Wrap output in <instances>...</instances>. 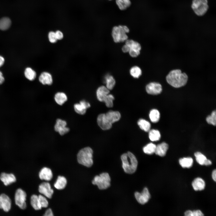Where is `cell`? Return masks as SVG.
Returning a JSON list of instances; mask_svg holds the SVG:
<instances>
[{
  "mask_svg": "<svg viewBox=\"0 0 216 216\" xmlns=\"http://www.w3.org/2000/svg\"><path fill=\"white\" fill-rule=\"evenodd\" d=\"M188 77L187 74L179 69L170 70L166 75L167 82L171 86L178 88L185 86L187 83Z\"/></svg>",
  "mask_w": 216,
  "mask_h": 216,
  "instance_id": "cell-1",
  "label": "cell"
},
{
  "mask_svg": "<svg viewBox=\"0 0 216 216\" xmlns=\"http://www.w3.org/2000/svg\"><path fill=\"white\" fill-rule=\"evenodd\" d=\"M121 158L124 171L130 174L134 173L136 170L138 165L137 160L135 156L131 152H128L123 154Z\"/></svg>",
  "mask_w": 216,
  "mask_h": 216,
  "instance_id": "cell-2",
  "label": "cell"
},
{
  "mask_svg": "<svg viewBox=\"0 0 216 216\" xmlns=\"http://www.w3.org/2000/svg\"><path fill=\"white\" fill-rule=\"evenodd\" d=\"M93 151L89 147H87L80 149L77 153V160L78 163L87 167L91 166L93 164Z\"/></svg>",
  "mask_w": 216,
  "mask_h": 216,
  "instance_id": "cell-3",
  "label": "cell"
},
{
  "mask_svg": "<svg viewBox=\"0 0 216 216\" xmlns=\"http://www.w3.org/2000/svg\"><path fill=\"white\" fill-rule=\"evenodd\" d=\"M129 32V29L126 26L119 25L114 26L112 32L114 41L116 43L125 41L128 38L126 34Z\"/></svg>",
  "mask_w": 216,
  "mask_h": 216,
  "instance_id": "cell-4",
  "label": "cell"
},
{
  "mask_svg": "<svg viewBox=\"0 0 216 216\" xmlns=\"http://www.w3.org/2000/svg\"><path fill=\"white\" fill-rule=\"evenodd\" d=\"M191 8L197 16H202L207 12L209 6L208 0H192Z\"/></svg>",
  "mask_w": 216,
  "mask_h": 216,
  "instance_id": "cell-5",
  "label": "cell"
},
{
  "mask_svg": "<svg viewBox=\"0 0 216 216\" xmlns=\"http://www.w3.org/2000/svg\"><path fill=\"white\" fill-rule=\"evenodd\" d=\"M111 179L109 174L103 172L98 176H95L92 181L94 185H97L100 190L105 189L110 185Z\"/></svg>",
  "mask_w": 216,
  "mask_h": 216,
  "instance_id": "cell-6",
  "label": "cell"
},
{
  "mask_svg": "<svg viewBox=\"0 0 216 216\" xmlns=\"http://www.w3.org/2000/svg\"><path fill=\"white\" fill-rule=\"evenodd\" d=\"M26 193L21 189H18L16 192L15 195V203L22 209H25L26 207Z\"/></svg>",
  "mask_w": 216,
  "mask_h": 216,
  "instance_id": "cell-7",
  "label": "cell"
},
{
  "mask_svg": "<svg viewBox=\"0 0 216 216\" xmlns=\"http://www.w3.org/2000/svg\"><path fill=\"white\" fill-rule=\"evenodd\" d=\"M146 90L148 94L156 95L160 94L162 92V87L161 85L158 82H151L146 85Z\"/></svg>",
  "mask_w": 216,
  "mask_h": 216,
  "instance_id": "cell-8",
  "label": "cell"
},
{
  "mask_svg": "<svg viewBox=\"0 0 216 216\" xmlns=\"http://www.w3.org/2000/svg\"><path fill=\"white\" fill-rule=\"evenodd\" d=\"M134 195L136 200L141 204H144L147 203L151 197L150 194L146 187L143 189L141 193L136 192Z\"/></svg>",
  "mask_w": 216,
  "mask_h": 216,
  "instance_id": "cell-9",
  "label": "cell"
},
{
  "mask_svg": "<svg viewBox=\"0 0 216 216\" xmlns=\"http://www.w3.org/2000/svg\"><path fill=\"white\" fill-rule=\"evenodd\" d=\"M67 123L65 120L60 118L57 119L54 126V130L61 135L62 136L68 132L70 129L66 127Z\"/></svg>",
  "mask_w": 216,
  "mask_h": 216,
  "instance_id": "cell-10",
  "label": "cell"
},
{
  "mask_svg": "<svg viewBox=\"0 0 216 216\" xmlns=\"http://www.w3.org/2000/svg\"><path fill=\"white\" fill-rule=\"evenodd\" d=\"M39 192L49 199H51L54 191L51 188L50 184L47 182L41 183L39 186Z\"/></svg>",
  "mask_w": 216,
  "mask_h": 216,
  "instance_id": "cell-11",
  "label": "cell"
},
{
  "mask_svg": "<svg viewBox=\"0 0 216 216\" xmlns=\"http://www.w3.org/2000/svg\"><path fill=\"white\" fill-rule=\"evenodd\" d=\"M90 107L89 103L84 100H81L79 103H76L74 105L75 112L81 115H84L86 113L87 109Z\"/></svg>",
  "mask_w": 216,
  "mask_h": 216,
  "instance_id": "cell-12",
  "label": "cell"
},
{
  "mask_svg": "<svg viewBox=\"0 0 216 216\" xmlns=\"http://www.w3.org/2000/svg\"><path fill=\"white\" fill-rule=\"evenodd\" d=\"M97 122L99 127L104 130H109L112 127V124L107 120L105 116V113L100 114L98 116Z\"/></svg>",
  "mask_w": 216,
  "mask_h": 216,
  "instance_id": "cell-13",
  "label": "cell"
},
{
  "mask_svg": "<svg viewBox=\"0 0 216 216\" xmlns=\"http://www.w3.org/2000/svg\"><path fill=\"white\" fill-rule=\"evenodd\" d=\"M11 207V201L10 198L5 194L0 195V208L6 212H8Z\"/></svg>",
  "mask_w": 216,
  "mask_h": 216,
  "instance_id": "cell-14",
  "label": "cell"
},
{
  "mask_svg": "<svg viewBox=\"0 0 216 216\" xmlns=\"http://www.w3.org/2000/svg\"><path fill=\"white\" fill-rule=\"evenodd\" d=\"M39 82L43 85H50L53 83V78L51 74L49 72H42L39 77Z\"/></svg>",
  "mask_w": 216,
  "mask_h": 216,
  "instance_id": "cell-15",
  "label": "cell"
},
{
  "mask_svg": "<svg viewBox=\"0 0 216 216\" xmlns=\"http://www.w3.org/2000/svg\"><path fill=\"white\" fill-rule=\"evenodd\" d=\"M0 179L5 186L10 185L16 181V177L13 174L5 172H2L1 174Z\"/></svg>",
  "mask_w": 216,
  "mask_h": 216,
  "instance_id": "cell-16",
  "label": "cell"
},
{
  "mask_svg": "<svg viewBox=\"0 0 216 216\" xmlns=\"http://www.w3.org/2000/svg\"><path fill=\"white\" fill-rule=\"evenodd\" d=\"M105 115L108 121L112 124L119 121L121 117L120 113L117 111L110 110Z\"/></svg>",
  "mask_w": 216,
  "mask_h": 216,
  "instance_id": "cell-17",
  "label": "cell"
},
{
  "mask_svg": "<svg viewBox=\"0 0 216 216\" xmlns=\"http://www.w3.org/2000/svg\"><path fill=\"white\" fill-rule=\"evenodd\" d=\"M40 179L47 181H50L52 178L53 174L51 170L49 168L44 167L42 168L39 174Z\"/></svg>",
  "mask_w": 216,
  "mask_h": 216,
  "instance_id": "cell-18",
  "label": "cell"
},
{
  "mask_svg": "<svg viewBox=\"0 0 216 216\" xmlns=\"http://www.w3.org/2000/svg\"><path fill=\"white\" fill-rule=\"evenodd\" d=\"M110 93V90L106 86H101L97 90L96 94L98 100L103 102L104 98Z\"/></svg>",
  "mask_w": 216,
  "mask_h": 216,
  "instance_id": "cell-19",
  "label": "cell"
},
{
  "mask_svg": "<svg viewBox=\"0 0 216 216\" xmlns=\"http://www.w3.org/2000/svg\"><path fill=\"white\" fill-rule=\"evenodd\" d=\"M168 148V145L166 143L162 142L156 146L154 153L160 156H164L166 154Z\"/></svg>",
  "mask_w": 216,
  "mask_h": 216,
  "instance_id": "cell-20",
  "label": "cell"
},
{
  "mask_svg": "<svg viewBox=\"0 0 216 216\" xmlns=\"http://www.w3.org/2000/svg\"><path fill=\"white\" fill-rule=\"evenodd\" d=\"M192 186L195 191L202 190L205 187V183L202 178L198 177L195 178L192 182Z\"/></svg>",
  "mask_w": 216,
  "mask_h": 216,
  "instance_id": "cell-21",
  "label": "cell"
},
{
  "mask_svg": "<svg viewBox=\"0 0 216 216\" xmlns=\"http://www.w3.org/2000/svg\"><path fill=\"white\" fill-rule=\"evenodd\" d=\"M104 82L106 84V86L110 90L113 88L116 84L115 79L112 76L109 74H106L104 76Z\"/></svg>",
  "mask_w": 216,
  "mask_h": 216,
  "instance_id": "cell-22",
  "label": "cell"
},
{
  "mask_svg": "<svg viewBox=\"0 0 216 216\" xmlns=\"http://www.w3.org/2000/svg\"><path fill=\"white\" fill-rule=\"evenodd\" d=\"M54 98L56 102L60 105H62L68 100L66 94L62 92L56 93L55 95Z\"/></svg>",
  "mask_w": 216,
  "mask_h": 216,
  "instance_id": "cell-23",
  "label": "cell"
},
{
  "mask_svg": "<svg viewBox=\"0 0 216 216\" xmlns=\"http://www.w3.org/2000/svg\"><path fill=\"white\" fill-rule=\"evenodd\" d=\"M67 184V180L65 177L58 176L54 184V186L58 190H62L65 187Z\"/></svg>",
  "mask_w": 216,
  "mask_h": 216,
  "instance_id": "cell-24",
  "label": "cell"
},
{
  "mask_svg": "<svg viewBox=\"0 0 216 216\" xmlns=\"http://www.w3.org/2000/svg\"><path fill=\"white\" fill-rule=\"evenodd\" d=\"M179 162L182 167L190 168L193 165V160L190 157L183 158L179 159Z\"/></svg>",
  "mask_w": 216,
  "mask_h": 216,
  "instance_id": "cell-25",
  "label": "cell"
},
{
  "mask_svg": "<svg viewBox=\"0 0 216 216\" xmlns=\"http://www.w3.org/2000/svg\"><path fill=\"white\" fill-rule=\"evenodd\" d=\"M125 44L128 46L130 50L140 51L141 49V46L138 42L133 40H127L125 41Z\"/></svg>",
  "mask_w": 216,
  "mask_h": 216,
  "instance_id": "cell-26",
  "label": "cell"
},
{
  "mask_svg": "<svg viewBox=\"0 0 216 216\" xmlns=\"http://www.w3.org/2000/svg\"><path fill=\"white\" fill-rule=\"evenodd\" d=\"M137 124L141 130L145 132H148L150 129V123L144 119H139L137 122Z\"/></svg>",
  "mask_w": 216,
  "mask_h": 216,
  "instance_id": "cell-27",
  "label": "cell"
},
{
  "mask_svg": "<svg viewBox=\"0 0 216 216\" xmlns=\"http://www.w3.org/2000/svg\"><path fill=\"white\" fill-rule=\"evenodd\" d=\"M11 24L10 19L7 17H4L0 20V29L5 30L9 28Z\"/></svg>",
  "mask_w": 216,
  "mask_h": 216,
  "instance_id": "cell-28",
  "label": "cell"
},
{
  "mask_svg": "<svg viewBox=\"0 0 216 216\" xmlns=\"http://www.w3.org/2000/svg\"><path fill=\"white\" fill-rule=\"evenodd\" d=\"M31 204L33 208L35 210L41 209L42 207L40 205L38 196L34 194L31 197Z\"/></svg>",
  "mask_w": 216,
  "mask_h": 216,
  "instance_id": "cell-29",
  "label": "cell"
},
{
  "mask_svg": "<svg viewBox=\"0 0 216 216\" xmlns=\"http://www.w3.org/2000/svg\"><path fill=\"white\" fill-rule=\"evenodd\" d=\"M149 132L148 136L150 140L152 141H157L160 139L161 137L160 132L158 130L152 129Z\"/></svg>",
  "mask_w": 216,
  "mask_h": 216,
  "instance_id": "cell-30",
  "label": "cell"
},
{
  "mask_svg": "<svg viewBox=\"0 0 216 216\" xmlns=\"http://www.w3.org/2000/svg\"><path fill=\"white\" fill-rule=\"evenodd\" d=\"M149 117L152 122L156 123L159 121L160 118V112L158 110L153 109L150 111Z\"/></svg>",
  "mask_w": 216,
  "mask_h": 216,
  "instance_id": "cell-31",
  "label": "cell"
},
{
  "mask_svg": "<svg viewBox=\"0 0 216 216\" xmlns=\"http://www.w3.org/2000/svg\"><path fill=\"white\" fill-rule=\"evenodd\" d=\"M26 77L28 80L32 81L34 80L36 76V72L32 68L28 67L26 68L24 72Z\"/></svg>",
  "mask_w": 216,
  "mask_h": 216,
  "instance_id": "cell-32",
  "label": "cell"
},
{
  "mask_svg": "<svg viewBox=\"0 0 216 216\" xmlns=\"http://www.w3.org/2000/svg\"><path fill=\"white\" fill-rule=\"evenodd\" d=\"M116 3L119 9L121 10H126L131 4L130 0H116Z\"/></svg>",
  "mask_w": 216,
  "mask_h": 216,
  "instance_id": "cell-33",
  "label": "cell"
},
{
  "mask_svg": "<svg viewBox=\"0 0 216 216\" xmlns=\"http://www.w3.org/2000/svg\"><path fill=\"white\" fill-rule=\"evenodd\" d=\"M156 145L152 143H150L144 146L143 148V152L146 154H151L155 152Z\"/></svg>",
  "mask_w": 216,
  "mask_h": 216,
  "instance_id": "cell-34",
  "label": "cell"
},
{
  "mask_svg": "<svg viewBox=\"0 0 216 216\" xmlns=\"http://www.w3.org/2000/svg\"><path fill=\"white\" fill-rule=\"evenodd\" d=\"M131 75L135 78H138L141 75L142 71L140 68L137 66L132 67L130 70Z\"/></svg>",
  "mask_w": 216,
  "mask_h": 216,
  "instance_id": "cell-35",
  "label": "cell"
},
{
  "mask_svg": "<svg viewBox=\"0 0 216 216\" xmlns=\"http://www.w3.org/2000/svg\"><path fill=\"white\" fill-rule=\"evenodd\" d=\"M194 155L197 162L200 165H204L207 160L206 157L200 152H196L194 153Z\"/></svg>",
  "mask_w": 216,
  "mask_h": 216,
  "instance_id": "cell-36",
  "label": "cell"
},
{
  "mask_svg": "<svg viewBox=\"0 0 216 216\" xmlns=\"http://www.w3.org/2000/svg\"><path fill=\"white\" fill-rule=\"evenodd\" d=\"M114 99V96L112 94H109L104 98L103 102L105 103L107 107H111L113 106V101Z\"/></svg>",
  "mask_w": 216,
  "mask_h": 216,
  "instance_id": "cell-37",
  "label": "cell"
},
{
  "mask_svg": "<svg viewBox=\"0 0 216 216\" xmlns=\"http://www.w3.org/2000/svg\"><path fill=\"white\" fill-rule=\"evenodd\" d=\"M216 111H213L210 116H208L206 118L207 122L210 124L215 126L216 123Z\"/></svg>",
  "mask_w": 216,
  "mask_h": 216,
  "instance_id": "cell-38",
  "label": "cell"
},
{
  "mask_svg": "<svg viewBox=\"0 0 216 216\" xmlns=\"http://www.w3.org/2000/svg\"><path fill=\"white\" fill-rule=\"evenodd\" d=\"M38 197L41 207L46 208L48 205V202L46 197L41 195H39Z\"/></svg>",
  "mask_w": 216,
  "mask_h": 216,
  "instance_id": "cell-39",
  "label": "cell"
},
{
  "mask_svg": "<svg viewBox=\"0 0 216 216\" xmlns=\"http://www.w3.org/2000/svg\"><path fill=\"white\" fill-rule=\"evenodd\" d=\"M48 37L49 42L51 43H55L58 40L56 36L55 32L53 31H50L49 32Z\"/></svg>",
  "mask_w": 216,
  "mask_h": 216,
  "instance_id": "cell-40",
  "label": "cell"
},
{
  "mask_svg": "<svg viewBox=\"0 0 216 216\" xmlns=\"http://www.w3.org/2000/svg\"><path fill=\"white\" fill-rule=\"evenodd\" d=\"M56 38L58 40H62L64 37V34L63 32L59 30H57L55 32Z\"/></svg>",
  "mask_w": 216,
  "mask_h": 216,
  "instance_id": "cell-41",
  "label": "cell"
},
{
  "mask_svg": "<svg viewBox=\"0 0 216 216\" xmlns=\"http://www.w3.org/2000/svg\"><path fill=\"white\" fill-rule=\"evenodd\" d=\"M192 216H204L203 213L199 210L192 211Z\"/></svg>",
  "mask_w": 216,
  "mask_h": 216,
  "instance_id": "cell-42",
  "label": "cell"
},
{
  "mask_svg": "<svg viewBox=\"0 0 216 216\" xmlns=\"http://www.w3.org/2000/svg\"><path fill=\"white\" fill-rule=\"evenodd\" d=\"M44 216H52L53 214L52 209L50 208H48L46 211Z\"/></svg>",
  "mask_w": 216,
  "mask_h": 216,
  "instance_id": "cell-43",
  "label": "cell"
},
{
  "mask_svg": "<svg viewBox=\"0 0 216 216\" xmlns=\"http://www.w3.org/2000/svg\"><path fill=\"white\" fill-rule=\"evenodd\" d=\"M130 48L129 47L125 44L122 48V51L124 53L128 52Z\"/></svg>",
  "mask_w": 216,
  "mask_h": 216,
  "instance_id": "cell-44",
  "label": "cell"
},
{
  "mask_svg": "<svg viewBox=\"0 0 216 216\" xmlns=\"http://www.w3.org/2000/svg\"><path fill=\"white\" fill-rule=\"evenodd\" d=\"M212 177L213 180L215 182L216 181V170H213L212 172Z\"/></svg>",
  "mask_w": 216,
  "mask_h": 216,
  "instance_id": "cell-45",
  "label": "cell"
},
{
  "mask_svg": "<svg viewBox=\"0 0 216 216\" xmlns=\"http://www.w3.org/2000/svg\"><path fill=\"white\" fill-rule=\"evenodd\" d=\"M4 79L2 72L0 71V85L2 84L4 81Z\"/></svg>",
  "mask_w": 216,
  "mask_h": 216,
  "instance_id": "cell-46",
  "label": "cell"
},
{
  "mask_svg": "<svg viewBox=\"0 0 216 216\" xmlns=\"http://www.w3.org/2000/svg\"><path fill=\"white\" fill-rule=\"evenodd\" d=\"M184 215L186 216H192V211L188 210L184 213Z\"/></svg>",
  "mask_w": 216,
  "mask_h": 216,
  "instance_id": "cell-47",
  "label": "cell"
},
{
  "mask_svg": "<svg viewBox=\"0 0 216 216\" xmlns=\"http://www.w3.org/2000/svg\"><path fill=\"white\" fill-rule=\"evenodd\" d=\"M4 62V58L2 56H0V67L3 65Z\"/></svg>",
  "mask_w": 216,
  "mask_h": 216,
  "instance_id": "cell-48",
  "label": "cell"
},
{
  "mask_svg": "<svg viewBox=\"0 0 216 216\" xmlns=\"http://www.w3.org/2000/svg\"><path fill=\"white\" fill-rule=\"evenodd\" d=\"M212 164V162L211 161L208 159H207L205 161L204 165L206 166H209L211 165Z\"/></svg>",
  "mask_w": 216,
  "mask_h": 216,
  "instance_id": "cell-49",
  "label": "cell"
},
{
  "mask_svg": "<svg viewBox=\"0 0 216 216\" xmlns=\"http://www.w3.org/2000/svg\"></svg>",
  "mask_w": 216,
  "mask_h": 216,
  "instance_id": "cell-50",
  "label": "cell"
}]
</instances>
